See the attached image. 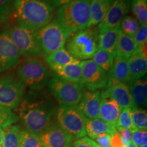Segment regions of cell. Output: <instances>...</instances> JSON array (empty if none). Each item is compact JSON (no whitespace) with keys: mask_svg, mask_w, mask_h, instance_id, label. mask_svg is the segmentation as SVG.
<instances>
[{"mask_svg":"<svg viewBox=\"0 0 147 147\" xmlns=\"http://www.w3.org/2000/svg\"><path fill=\"white\" fill-rule=\"evenodd\" d=\"M14 110L25 130L40 134L52 125L56 107L52 98L40 90L31 92Z\"/></svg>","mask_w":147,"mask_h":147,"instance_id":"1","label":"cell"},{"mask_svg":"<svg viewBox=\"0 0 147 147\" xmlns=\"http://www.w3.org/2000/svg\"><path fill=\"white\" fill-rule=\"evenodd\" d=\"M54 11L43 0H14L12 15L16 25L29 30L38 31L52 21Z\"/></svg>","mask_w":147,"mask_h":147,"instance_id":"2","label":"cell"},{"mask_svg":"<svg viewBox=\"0 0 147 147\" xmlns=\"http://www.w3.org/2000/svg\"><path fill=\"white\" fill-rule=\"evenodd\" d=\"M91 0H71L59 7L54 18L70 36L87 28L90 19Z\"/></svg>","mask_w":147,"mask_h":147,"instance_id":"3","label":"cell"},{"mask_svg":"<svg viewBox=\"0 0 147 147\" xmlns=\"http://www.w3.org/2000/svg\"><path fill=\"white\" fill-rule=\"evenodd\" d=\"M65 49L76 59L82 61L91 59L99 49L97 27H91L78 31L69 36Z\"/></svg>","mask_w":147,"mask_h":147,"instance_id":"4","label":"cell"},{"mask_svg":"<svg viewBox=\"0 0 147 147\" xmlns=\"http://www.w3.org/2000/svg\"><path fill=\"white\" fill-rule=\"evenodd\" d=\"M18 80L34 91L42 90L48 84L52 74L45 61L39 58L26 59L16 70Z\"/></svg>","mask_w":147,"mask_h":147,"instance_id":"5","label":"cell"},{"mask_svg":"<svg viewBox=\"0 0 147 147\" xmlns=\"http://www.w3.org/2000/svg\"><path fill=\"white\" fill-rule=\"evenodd\" d=\"M36 34L44 57L65 47L69 37L68 33L54 18L46 26L36 31Z\"/></svg>","mask_w":147,"mask_h":147,"instance_id":"6","label":"cell"},{"mask_svg":"<svg viewBox=\"0 0 147 147\" xmlns=\"http://www.w3.org/2000/svg\"><path fill=\"white\" fill-rule=\"evenodd\" d=\"M47 86L51 94L61 106H76L84 91L82 84L67 81L55 74L51 76Z\"/></svg>","mask_w":147,"mask_h":147,"instance_id":"7","label":"cell"},{"mask_svg":"<svg viewBox=\"0 0 147 147\" xmlns=\"http://www.w3.org/2000/svg\"><path fill=\"white\" fill-rule=\"evenodd\" d=\"M57 124L74 139L86 136V118L77 106L60 105L56 109Z\"/></svg>","mask_w":147,"mask_h":147,"instance_id":"8","label":"cell"},{"mask_svg":"<svg viewBox=\"0 0 147 147\" xmlns=\"http://www.w3.org/2000/svg\"><path fill=\"white\" fill-rule=\"evenodd\" d=\"M6 33L21 57L26 59L43 57L37 38L36 31L29 30L15 25Z\"/></svg>","mask_w":147,"mask_h":147,"instance_id":"9","label":"cell"},{"mask_svg":"<svg viewBox=\"0 0 147 147\" xmlns=\"http://www.w3.org/2000/svg\"><path fill=\"white\" fill-rule=\"evenodd\" d=\"M25 86L13 76L0 78V106L12 110L23 100Z\"/></svg>","mask_w":147,"mask_h":147,"instance_id":"10","label":"cell"},{"mask_svg":"<svg viewBox=\"0 0 147 147\" xmlns=\"http://www.w3.org/2000/svg\"><path fill=\"white\" fill-rule=\"evenodd\" d=\"M109 75L92 59L82 61L81 83L89 91H99L107 87Z\"/></svg>","mask_w":147,"mask_h":147,"instance_id":"11","label":"cell"},{"mask_svg":"<svg viewBox=\"0 0 147 147\" xmlns=\"http://www.w3.org/2000/svg\"><path fill=\"white\" fill-rule=\"evenodd\" d=\"M21 55L6 32L0 34V73L15 68Z\"/></svg>","mask_w":147,"mask_h":147,"instance_id":"12","label":"cell"},{"mask_svg":"<svg viewBox=\"0 0 147 147\" xmlns=\"http://www.w3.org/2000/svg\"><path fill=\"white\" fill-rule=\"evenodd\" d=\"M130 0H113L103 21L97 25L99 32L111 29H119L121 20L129 12Z\"/></svg>","mask_w":147,"mask_h":147,"instance_id":"13","label":"cell"},{"mask_svg":"<svg viewBox=\"0 0 147 147\" xmlns=\"http://www.w3.org/2000/svg\"><path fill=\"white\" fill-rule=\"evenodd\" d=\"M39 136L44 147H70L74 140L58 124H52Z\"/></svg>","mask_w":147,"mask_h":147,"instance_id":"14","label":"cell"},{"mask_svg":"<svg viewBox=\"0 0 147 147\" xmlns=\"http://www.w3.org/2000/svg\"><path fill=\"white\" fill-rule=\"evenodd\" d=\"M106 90L110 97L118 104L121 110L124 108L131 110L137 107L130 93L128 84L109 78Z\"/></svg>","mask_w":147,"mask_h":147,"instance_id":"15","label":"cell"},{"mask_svg":"<svg viewBox=\"0 0 147 147\" xmlns=\"http://www.w3.org/2000/svg\"><path fill=\"white\" fill-rule=\"evenodd\" d=\"M127 64L131 82L146 76L147 71L146 44L134 51L133 54L127 59Z\"/></svg>","mask_w":147,"mask_h":147,"instance_id":"16","label":"cell"},{"mask_svg":"<svg viewBox=\"0 0 147 147\" xmlns=\"http://www.w3.org/2000/svg\"><path fill=\"white\" fill-rule=\"evenodd\" d=\"M121 111L118 104L110 97L106 89L100 92L99 119L117 127Z\"/></svg>","mask_w":147,"mask_h":147,"instance_id":"17","label":"cell"},{"mask_svg":"<svg viewBox=\"0 0 147 147\" xmlns=\"http://www.w3.org/2000/svg\"><path fill=\"white\" fill-rule=\"evenodd\" d=\"M100 106V91H84L77 108L87 119H99Z\"/></svg>","mask_w":147,"mask_h":147,"instance_id":"18","label":"cell"},{"mask_svg":"<svg viewBox=\"0 0 147 147\" xmlns=\"http://www.w3.org/2000/svg\"><path fill=\"white\" fill-rule=\"evenodd\" d=\"M113 1V0H91L90 19L87 27H96L103 21Z\"/></svg>","mask_w":147,"mask_h":147,"instance_id":"19","label":"cell"},{"mask_svg":"<svg viewBox=\"0 0 147 147\" xmlns=\"http://www.w3.org/2000/svg\"><path fill=\"white\" fill-rule=\"evenodd\" d=\"M86 134L94 139L102 134H109L113 135L118 130L116 127L100 119H87L85 124Z\"/></svg>","mask_w":147,"mask_h":147,"instance_id":"20","label":"cell"},{"mask_svg":"<svg viewBox=\"0 0 147 147\" xmlns=\"http://www.w3.org/2000/svg\"><path fill=\"white\" fill-rule=\"evenodd\" d=\"M53 70L55 71V75L63 80L74 83L82 84V61L57 67Z\"/></svg>","mask_w":147,"mask_h":147,"instance_id":"21","label":"cell"},{"mask_svg":"<svg viewBox=\"0 0 147 147\" xmlns=\"http://www.w3.org/2000/svg\"><path fill=\"white\" fill-rule=\"evenodd\" d=\"M109 78L127 84L131 82L129 73L127 59L115 55L112 69L109 73Z\"/></svg>","mask_w":147,"mask_h":147,"instance_id":"22","label":"cell"},{"mask_svg":"<svg viewBox=\"0 0 147 147\" xmlns=\"http://www.w3.org/2000/svg\"><path fill=\"white\" fill-rule=\"evenodd\" d=\"M45 61L49 67H50V69L52 70L57 67H61V66L68 65V64L76 63L80 62V61L73 57L65 48H63L60 50L51 53L47 57H45Z\"/></svg>","mask_w":147,"mask_h":147,"instance_id":"23","label":"cell"},{"mask_svg":"<svg viewBox=\"0 0 147 147\" xmlns=\"http://www.w3.org/2000/svg\"><path fill=\"white\" fill-rule=\"evenodd\" d=\"M129 84L130 93L136 106H146L147 81L146 76Z\"/></svg>","mask_w":147,"mask_h":147,"instance_id":"24","label":"cell"},{"mask_svg":"<svg viewBox=\"0 0 147 147\" xmlns=\"http://www.w3.org/2000/svg\"><path fill=\"white\" fill-rule=\"evenodd\" d=\"M120 32L119 29H111L99 32V49L115 55L116 45Z\"/></svg>","mask_w":147,"mask_h":147,"instance_id":"25","label":"cell"},{"mask_svg":"<svg viewBox=\"0 0 147 147\" xmlns=\"http://www.w3.org/2000/svg\"><path fill=\"white\" fill-rule=\"evenodd\" d=\"M136 50L133 38L120 32L117 42L115 55L128 59Z\"/></svg>","mask_w":147,"mask_h":147,"instance_id":"26","label":"cell"},{"mask_svg":"<svg viewBox=\"0 0 147 147\" xmlns=\"http://www.w3.org/2000/svg\"><path fill=\"white\" fill-rule=\"evenodd\" d=\"M3 138L1 147H20L21 129L17 125H11L3 129Z\"/></svg>","mask_w":147,"mask_h":147,"instance_id":"27","label":"cell"},{"mask_svg":"<svg viewBox=\"0 0 147 147\" xmlns=\"http://www.w3.org/2000/svg\"><path fill=\"white\" fill-rule=\"evenodd\" d=\"M115 55L99 49L92 57V61L109 75Z\"/></svg>","mask_w":147,"mask_h":147,"instance_id":"28","label":"cell"},{"mask_svg":"<svg viewBox=\"0 0 147 147\" xmlns=\"http://www.w3.org/2000/svg\"><path fill=\"white\" fill-rule=\"evenodd\" d=\"M130 6L140 25H147V0H130Z\"/></svg>","mask_w":147,"mask_h":147,"instance_id":"29","label":"cell"},{"mask_svg":"<svg viewBox=\"0 0 147 147\" xmlns=\"http://www.w3.org/2000/svg\"><path fill=\"white\" fill-rule=\"evenodd\" d=\"M140 27V23L136 18L132 16L126 15L121 20L119 29L122 33L133 38Z\"/></svg>","mask_w":147,"mask_h":147,"instance_id":"30","label":"cell"},{"mask_svg":"<svg viewBox=\"0 0 147 147\" xmlns=\"http://www.w3.org/2000/svg\"><path fill=\"white\" fill-rule=\"evenodd\" d=\"M20 147H44L39 134L21 130L20 138Z\"/></svg>","mask_w":147,"mask_h":147,"instance_id":"31","label":"cell"},{"mask_svg":"<svg viewBox=\"0 0 147 147\" xmlns=\"http://www.w3.org/2000/svg\"><path fill=\"white\" fill-rule=\"evenodd\" d=\"M131 120L134 126L138 130H146L147 113L146 110L137 107L131 110Z\"/></svg>","mask_w":147,"mask_h":147,"instance_id":"32","label":"cell"},{"mask_svg":"<svg viewBox=\"0 0 147 147\" xmlns=\"http://www.w3.org/2000/svg\"><path fill=\"white\" fill-rule=\"evenodd\" d=\"M117 128H123L129 129L131 133H134L138 129L134 126L131 120V110L129 108H124L121 110L117 121Z\"/></svg>","mask_w":147,"mask_h":147,"instance_id":"33","label":"cell"},{"mask_svg":"<svg viewBox=\"0 0 147 147\" xmlns=\"http://www.w3.org/2000/svg\"><path fill=\"white\" fill-rule=\"evenodd\" d=\"M18 121V117L12 110L0 106V127L4 129Z\"/></svg>","mask_w":147,"mask_h":147,"instance_id":"34","label":"cell"},{"mask_svg":"<svg viewBox=\"0 0 147 147\" xmlns=\"http://www.w3.org/2000/svg\"><path fill=\"white\" fill-rule=\"evenodd\" d=\"M136 49L147 43V25H140L133 36Z\"/></svg>","mask_w":147,"mask_h":147,"instance_id":"35","label":"cell"},{"mask_svg":"<svg viewBox=\"0 0 147 147\" xmlns=\"http://www.w3.org/2000/svg\"><path fill=\"white\" fill-rule=\"evenodd\" d=\"M13 0H0V18L3 22L12 15Z\"/></svg>","mask_w":147,"mask_h":147,"instance_id":"36","label":"cell"},{"mask_svg":"<svg viewBox=\"0 0 147 147\" xmlns=\"http://www.w3.org/2000/svg\"><path fill=\"white\" fill-rule=\"evenodd\" d=\"M131 142L136 146H142L147 144L146 130H137L131 134Z\"/></svg>","mask_w":147,"mask_h":147,"instance_id":"37","label":"cell"},{"mask_svg":"<svg viewBox=\"0 0 147 147\" xmlns=\"http://www.w3.org/2000/svg\"><path fill=\"white\" fill-rule=\"evenodd\" d=\"M111 136L109 134H102L98 135L94 138L97 144L102 147H111L110 146V138Z\"/></svg>","mask_w":147,"mask_h":147,"instance_id":"38","label":"cell"},{"mask_svg":"<svg viewBox=\"0 0 147 147\" xmlns=\"http://www.w3.org/2000/svg\"><path fill=\"white\" fill-rule=\"evenodd\" d=\"M117 130H118L119 134H120L121 140H122L123 144V147L127 146L131 142V137L132 133L129 129H127L118 128Z\"/></svg>","mask_w":147,"mask_h":147,"instance_id":"39","label":"cell"},{"mask_svg":"<svg viewBox=\"0 0 147 147\" xmlns=\"http://www.w3.org/2000/svg\"><path fill=\"white\" fill-rule=\"evenodd\" d=\"M93 140L90 139L89 138L84 136L80 138L74 143L73 147H93Z\"/></svg>","mask_w":147,"mask_h":147,"instance_id":"40","label":"cell"},{"mask_svg":"<svg viewBox=\"0 0 147 147\" xmlns=\"http://www.w3.org/2000/svg\"><path fill=\"white\" fill-rule=\"evenodd\" d=\"M110 146L111 147H123L122 140H121L120 134L117 131L115 134L111 136L110 138Z\"/></svg>","mask_w":147,"mask_h":147,"instance_id":"41","label":"cell"},{"mask_svg":"<svg viewBox=\"0 0 147 147\" xmlns=\"http://www.w3.org/2000/svg\"><path fill=\"white\" fill-rule=\"evenodd\" d=\"M43 1L50 5L54 10H55L56 8H59L65 3H68L71 0H43Z\"/></svg>","mask_w":147,"mask_h":147,"instance_id":"42","label":"cell"},{"mask_svg":"<svg viewBox=\"0 0 147 147\" xmlns=\"http://www.w3.org/2000/svg\"><path fill=\"white\" fill-rule=\"evenodd\" d=\"M3 129L0 127V147H1L3 142Z\"/></svg>","mask_w":147,"mask_h":147,"instance_id":"43","label":"cell"},{"mask_svg":"<svg viewBox=\"0 0 147 147\" xmlns=\"http://www.w3.org/2000/svg\"><path fill=\"white\" fill-rule=\"evenodd\" d=\"M124 147H138V146H136V144H134V143H132L131 142L129 143V144L127 146H124Z\"/></svg>","mask_w":147,"mask_h":147,"instance_id":"44","label":"cell"},{"mask_svg":"<svg viewBox=\"0 0 147 147\" xmlns=\"http://www.w3.org/2000/svg\"><path fill=\"white\" fill-rule=\"evenodd\" d=\"M93 147H102V146H100V145L97 144V143L94 141V142H93Z\"/></svg>","mask_w":147,"mask_h":147,"instance_id":"45","label":"cell"},{"mask_svg":"<svg viewBox=\"0 0 147 147\" xmlns=\"http://www.w3.org/2000/svg\"><path fill=\"white\" fill-rule=\"evenodd\" d=\"M140 147H147V145L144 144V145H142V146H140Z\"/></svg>","mask_w":147,"mask_h":147,"instance_id":"46","label":"cell"},{"mask_svg":"<svg viewBox=\"0 0 147 147\" xmlns=\"http://www.w3.org/2000/svg\"><path fill=\"white\" fill-rule=\"evenodd\" d=\"M1 23H3V21H1V18H0V25H1Z\"/></svg>","mask_w":147,"mask_h":147,"instance_id":"47","label":"cell"},{"mask_svg":"<svg viewBox=\"0 0 147 147\" xmlns=\"http://www.w3.org/2000/svg\"><path fill=\"white\" fill-rule=\"evenodd\" d=\"M109 1H113V0H109Z\"/></svg>","mask_w":147,"mask_h":147,"instance_id":"48","label":"cell"}]
</instances>
